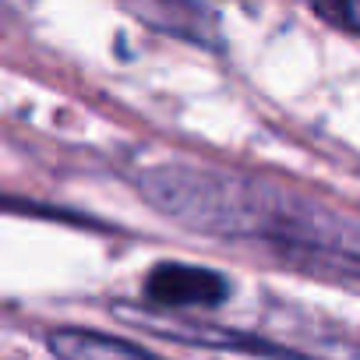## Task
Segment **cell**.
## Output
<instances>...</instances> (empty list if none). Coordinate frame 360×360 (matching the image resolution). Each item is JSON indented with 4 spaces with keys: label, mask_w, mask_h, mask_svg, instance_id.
Masks as SVG:
<instances>
[{
    "label": "cell",
    "mask_w": 360,
    "mask_h": 360,
    "mask_svg": "<svg viewBox=\"0 0 360 360\" xmlns=\"http://www.w3.org/2000/svg\"><path fill=\"white\" fill-rule=\"evenodd\" d=\"M230 297V279L205 265L162 262L145 279V300L152 307L180 311V307H219Z\"/></svg>",
    "instance_id": "obj_1"
},
{
    "label": "cell",
    "mask_w": 360,
    "mask_h": 360,
    "mask_svg": "<svg viewBox=\"0 0 360 360\" xmlns=\"http://www.w3.org/2000/svg\"><path fill=\"white\" fill-rule=\"evenodd\" d=\"M131 8V15H138L145 25L180 36V39H191V43H216L219 22L216 11L205 4V0H124Z\"/></svg>",
    "instance_id": "obj_2"
},
{
    "label": "cell",
    "mask_w": 360,
    "mask_h": 360,
    "mask_svg": "<svg viewBox=\"0 0 360 360\" xmlns=\"http://www.w3.org/2000/svg\"><path fill=\"white\" fill-rule=\"evenodd\" d=\"M46 346L57 360H162L131 339L103 335L92 328H57L46 335Z\"/></svg>",
    "instance_id": "obj_3"
},
{
    "label": "cell",
    "mask_w": 360,
    "mask_h": 360,
    "mask_svg": "<svg viewBox=\"0 0 360 360\" xmlns=\"http://www.w3.org/2000/svg\"><path fill=\"white\" fill-rule=\"evenodd\" d=\"M321 8H325L328 18H335L346 29L360 32V0H321Z\"/></svg>",
    "instance_id": "obj_4"
}]
</instances>
